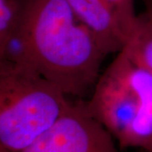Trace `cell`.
<instances>
[{
    "label": "cell",
    "instance_id": "1",
    "mask_svg": "<svg viewBox=\"0 0 152 152\" xmlns=\"http://www.w3.org/2000/svg\"><path fill=\"white\" fill-rule=\"evenodd\" d=\"M18 2L11 44L16 49L8 57L32 68L69 98L82 99L91 92L107 55L66 0Z\"/></svg>",
    "mask_w": 152,
    "mask_h": 152
},
{
    "label": "cell",
    "instance_id": "2",
    "mask_svg": "<svg viewBox=\"0 0 152 152\" xmlns=\"http://www.w3.org/2000/svg\"><path fill=\"white\" fill-rule=\"evenodd\" d=\"M71 100L32 68L0 60V152H20L64 113Z\"/></svg>",
    "mask_w": 152,
    "mask_h": 152
},
{
    "label": "cell",
    "instance_id": "3",
    "mask_svg": "<svg viewBox=\"0 0 152 152\" xmlns=\"http://www.w3.org/2000/svg\"><path fill=\"white\" fill-rule=\"evenodd\" d=\"M20 152H120L108 131L90 113L82 99Z\"/></svg>",
    "mask_w": 152,
    "mask_h": 152
},
{
    "label": "cell",
    "instance_id": "4",
    "mask_svg": "<svg viewBox=\"0 0 152 152\" xmlns=\"http://www.w3.org/2000/svg\"><path fill=\"white\" fill-rule=\"evenodd\" d=\"M77 20L91 32L105 54L118 53L129 37L107 0H66Z\"/></svg>",
    "mask_w": 152,
    "mask_h": 152
},
{
    "label": "cell",
    "instance_id": "5",
    "mask_svg": "<svg viewBox=\"0 0 152 152\" xmlns=\"http://www.w3.org/2000/svg\"><path fill=\"white\" fill-rule=\"evenodd\" d=\"M132 54L152 73V26L140 14L126 44Z\"/></svg>",
    "mask_w": 152,
    "mask_h": 152
},
{
    "label": "cell",
    "instance_id": "6",
    "mask_svg": "<svg viewBox=\"0 0 152 152\" xmlns=\"http://www.w3.org/2000/svg\"><path fill=\"white\" fill-rule=\"evenodd\" d=\"M18 0H0V60L8 57L16 31Z\"/></svg>",
    "mask_w": 152,
    "mask_h": 152
},
{
    "label": "cell",
    "instance_id": "7",
    "mask_svg": "<svg viewBox=\"0 0 152 152\" xmlns=\"http://www.w3.org/2000/svg\"><path fill=\"white\" fill-rule=\"evenodd\" d=\"M113 8L117 15L119 18L123 26L130 37L135 27L138 15L134 9V0H107Z\"/></svg>",
    "mask_w": 152,
    "mask_h": 152
},
{
    "label": "cell",
    "instance_id": "8",
    "mask_svg": "<svg viewBox=\"0 0 152 152\" xmlns=\"http://www.w3.org/2000/svg\"><path fill=\"white\" fill-rule=\"evenodd\" d=\"M145 4V11L142 15L145 17L152 26V0H143Z\"/></svg>",
    "mask_w": 152,
    "mask_h": 152
}]
</instances>
